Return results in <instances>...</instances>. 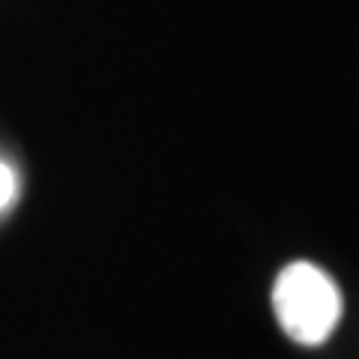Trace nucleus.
I'll return each instance as SVG.
<instances>
[{
	"label": "nucleus",
	"mask_w": 359,
	"mask_h": 359,
	"mask_svg": "<svg viewBox=\"0 0 359 359\" xmlns=\"http://www.w3.org/2000/svg\"><path fill=\"white\" fill-rule=\"evenodd\" d=\"M18 195V180L15 171L6 162H0V210H6Z\"/></svg>",
	"instance_id": "obj_2"
},
{
	"label": "nucleus",
	"mask_w": 359,
	"mask_h": 359,
	"mask_svg": "<svg viewBox=\"0 0 359 359\" xmlns=\"http://www.w3.org/2000/svg\"><path fill=\"white\" fill-rule=\"evenodd\" d=\"M273 309L276 318L297 344H323L341 320V290L309 261H294L278 273L273 285Z\"/></svg>",
	"instance_id": "obj_1"
}]
</instances>
